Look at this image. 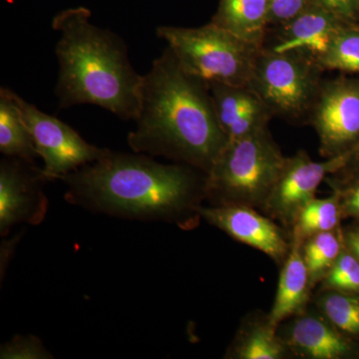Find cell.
<instances>
[{"label":"cell","mask_w":359,"mask_h":359,"mask_svg":"<svg viewBox=\"0 0 359 359\" xmlns=\"http://www.w3.org/2000/svg\"><path fill=\"white\" fill-rule=\"evenodd\" d=\"M323 68L295 53H276L262 48L249 85L271 115L299 119L313 109L320 92Z\"/></svg>","instance_id":"8992f818"},{"label":"cell","mask_w":359,"mask_h":359,"mask_svg":"<svg viewBox=\"0 0 359 359\" xmlns=\"http://www.w3.org/2000/svg\"><path fill=\"white\" fill-rule=\"evenodd\" d=\"M135 122L128 136L135 153L163 156L205 174L228 144L210 87L189 74L168 46L142 77Z\"/></svg>","instance_id":"6da1fadb"},{"label":"cell","mask_w":359,"mask_h":359,"mask_svg":"<svg viewBox=\"0 0 359 359\" xmlns=\"http://www.w3.org/2000/svg\"><path fill=\"white\" fill-rule=\"evenodd\" d=\"M342 237L344 244L359 261V221L342 228Z\"/></svg>","instance_id":"f1b7e54d"},{"label":"cell","mask_w":359,"mask_h":359,"mask_svg":"<svg viewBox=\"0 0 359 359\" xmlns=\"http://www.w3.org/2000/svg\"><path fill=\"white\" fill-rule=\"evenodd\" d=\"M23 121L32 134L39 157L44 161L45 178H65L79 168L96 162L110 150L87 143L69 125L40 111L14 93Z\"/></svg>","instance_id":"52a82bcc"},{"label":"cell","mask_w":359,"mask_h":359,"mask_svg":"<svg viewBox=\"0 0 359 359\" xmlns=\"http://www.w3.org/2000/svg\"><path fill=\"white\" fill-rule=\"evenodd\" d=\"M156 32L180 65L209 87L248 86L262 49L212 22L197 28L160 26Z\"/></svg>","instance_id":"5b68a950"},{"label":"cell","mask_w":359,"mask_h":359,"mask_svg":"<svg viewBox=\"0 0 359 359\" xmlns=\"http://www.w3.org/2000/svg\"><path fill=\"white\" fill-rule=\"evenodd\" d=\"M313 287L302 254V245L292 242L289 256L282 264L273 308L266 316L271 325L282 323L308 309Z\"/></svg>","instance_id":"9a60e30c"},{"label":"cell","mask_w":359,"mask_h":359,"mask_svg":"<svg viewBox=\"0 0 359 359\" xmlns=\"http://www.w3.org/2000/svg\"><path fill=\"white\" fill-rule=\"evenodd\" d=\"M35 163L6 157L0 163V233L6 236L14 224H39L47 200L41 184L46 181Z\"/></svg>","instance_id":"30bf717a"},{"label":"cell","mask_w":359,"mask_h":359,"mask_svg":"<svg viewBox=\"0 0 359 359\" xmlns=\"http://www.w3.org/2000/svg\"><path fill=\"white\" fill-rule=\"evenodd\" d=\"M2 359H47L52 355L43 344L34 337H18L2 346Z\"/></svg>","instance_id":"cb8c5ba5"},{"label":"cell","mask_w":359,"mask_h":359,"mask_svg":"<svg viewBox=\"0 0 359 359\" xmlns=\"http://www.w3.org/2000/svg\"><path fill=\"white\" fill-rule=\"evenodd\" d=\"M346 25H348L334 14L314 4L294 20L283 25L276 43L266 49L276 53L295 52L320 65L321 59Z\"/></svg>","instance_id":"4fadbf2b"},{"label":"cell","mask_w":359,"mask_h":359,"mask_svg":"<svg viewBox=\"0 0 359 359\" xmlns=\"http://www.w3.org/2000/svg\"><path fill=\"white\" fill-rule=\"evenodd\" d=\"M314 4L316 0H269V25H285Z\"/></svg>","instance_id":"484cf974"},{"label":"cell","mask_w":359,"mask_h":359,"mask_svg":"<svg viewBox=\"0 0 359 359\" xmlns=\"http://www.w3.org/2000/svg\"><path fill=\"white\" fill-rule=\"evenodd\" d=\"M292 355L278 334V327L269 323L266 316H254L241 325L226 358L285 359Z\"/></svg>","instance_id":"e0dca14e"},{"label":"cell","mask_w":359,"mask_h":359,"mask_svg":"<svg viewBox=\"0 0 359 359\" xmlns=\"http://www.w3.org/2000/svg\"><path fill=\"white\" fill-rule=\"evenodd\" d=\"M342 226L339 230L320 233L306 238L302 244V254L308 269L313 289L320 285L339 259L344 249Z\"/></svg>","instance_id":"ffe728a7"},{"label":"cell","mask_w":359,"mask_h":359,"mask_svg":"<svg viewBox=\"0 0 359 359\" xmlns=\"http://www.w3.org/2000/svg\"><path fill=\"white\" fill-rule=\"evenodd\" d=\"M311 113L321 156L330 159L351 152L359 144V80L321 83Z\"/></svg>","instance_id":"ba28073f"},{"label":"cell","mask_w":359,"mask_h":359,"mask_svg":"<svg viewBox=\"0 0 359 359\" xmlns=\"http://www.w3.org/2000/svg\"><path fill=\"white\" fill-rule=\"evenodd\" d=\"M337 178H334L337 182H346L349 180L359 178V144L348 153L346 165L341 170L337 172Z\"/></svg>","instance_id":"83f0119b"},{"label":"cell","mask_w":359,"mask_h":359,"mask_svg":"<svg viewBox=\"0 0 359 359\" xmlns=\"http://www.w3.org/2000/svg\"><path fill=\"white\" fill-rule=\"evenodd\" d=\"M316 4L348 25L355 18L358 0H316Z\"/></svg>","instance_id":"4316f807"},{"label":"cell","mask_w":359,"mask_h":359,"mask_svg":"<svg viewBox=\"0 0 359 359\" xmlns=\"http://www.w3.org/2000/svg\"><path fill=\"white\" fill-rule=\"evenodd\" d=\"M285 160L268 128L229 141L205 176V197L215 205H244L262 210Z\"/></svg>","instance_id":"277c9868"},{"label":"cell","mask_w":359,"mask_h":359,"mask_svg":"<svg viewBox=\"0 0 359 359\" xmlns=\"http://www.w3.org/2000/svg\"><path fill=\"white\" fill-rule=\"evenodd\" d=\"M0 152L6 157L32 163L39 157L14 99V92L4 87L0 89Z\"/></svg>","instance_id":"ac0fdd59"},{"label":"cell","mask_w":359,"mask_h":359,"mask_svg":"<svg viewBox=\"0 0 359 359\" xmlns=\"http://www.w3.org/2000/svg\"><path fill=\"white\" fill-rule=\"evenodd\" d=\"M344 221L339 195L332 190L325 199L313 198L297 214L290 228L292 242L302 245L306 238L320 233L339 230Z\"/></svg>","instance_id":"d6986e66"},{"label":"cell","mask_w":359,"mask_h":359,"mask_svg":"<svg viewBox=\"0 0 359 359\" xmlns=\"http://www.w3.org/2000/svg\"><path fill=\"white\" fill-rule=\"evenodd\" d=\"M320 285V290H330L359 294V261L346 244L334 266Z\"/></svg>","instance_id":"603a6c76"},{"label":"cell","mask_w":359,"mask_h":359,"mask_svg":"<svg viewBox=\"0 0 359 359\" xmlns=\"http://www.w3.org/2000/svg\"><path fill=\"white\" fill-rule=\"evenodd\" d=\"M328 180L332 190L339 193L342 218L359 221V178L346 182Z\"/></svg>","instance_id":"d4e9b609"},{"label":"cell","mask_w":359,"mask_h":359,"mask_svg":"<svg viewBox=\"0 0 359 359\" xmlns=\"http://www.w3.org/2000/svg\"><path fill=\"white\" fill-rule=\"evenodd\" d=\"M211 22L263 48L269 26V0H219Z\"/></svg>","instance_id":"2e32d148"},{"label":"cell","mask_w":359,"mask_h":359,"mask_svg":"<svg viewBox=\"0 0 359 359\" xmlns=\"http://www.w3.org/2000/svg\"><path fill=\"white\" fill-rule=\"evenodd\" d=\"M282 323L278 334L292 355L308 359H358L359 344L340 332L318 309Z\"/></svg>","instance_id":"7c38bea8"},{"label":"cell","mask_w":359,"mask_h":359,"mask_svg":"<svg viewBox=\"0 0 359 359\" xmlns=\"http://www.w3.org/2000/svg\"><path fill=\"white\" fill-rule=\"evenodd\" d=\"M316 308L349 339L359 344V294L320 290Z\"/></svg>","instance_id":"44dd1931"},{"label":"cell","mask_w":359,"mask_h":359,"mask_svg":"<svg viewBox=\"0 0 359 359\" xmlns=\"http://www.w3.org/2000/svg\"><path fill=\"white\" fill-rule=\"evenodd\" d=\"M199 215L233 240L263 252L276 264L285 263L292 248L285 231L256 208L244 205H214L200 207Z\"/></svg>","instance_id":"8fae6325"},{"label":"cell","mask_w":359,"mask_h":359,"mask_svg":"<svg viewBox=\"0 0 359 359\" xmlns=\"http://www.w3.org/2000/svg\"><path fill=\"white\" fill-rule=\"evenodd\" d=\"M215 112L229 141L268 128L271 113L249 86L215 84L210 86Z\"/></svg>","instance_id":"5bb4252c"},{"label":"cell","mask_w":359,"mask_h":359,"mask_svg":"<svg viewBox=\"0 0 359 359\" xmlns=\"http://www.w3.org/2000/svg\"><path fill=\"white\" fill-rule=\"evenodd\" d=\"M323 69L359 73V29L346 25L320 62Z\"/></svg>","instance_id":"7402d4cb"},{"label":"cell","mask_w":359,"mask_h":359,"mask_svg":"<svg viewBox=\"0 0 359 359\" xmlns=\"http://www.w3.org/2000/svg\"><path fill=\"white\" fill-rule=\"evenodd\" d=\"M90 18L89 9L78 6L60 11L52 20V28L60 33L55 48L59 108L92 104L135 121L143 75L130 62L121 37Z\"/></svg>","instance_id":"3957f363"},{"label":"cell","mask_w":359,"mask_h":359,"mask_svg":"<svg viewBox=\"0 0 359 359\" xmlns=\"http://www.w3.org/2000/svg\"><path fill=\"white\" fill-rule=\"evenodd\" d=\"M196 170L161 164L141 153L109 151L62 180L68 187L66 199L73 204L125 218L180 224L191 212H199L205 197L207 174Z\"/></svg>","instance_id":"7a4b0ae2"},{"label":"cell","mask_w":359,"mask_h":359,"mask_svg":"<svg viewBox=\"0 0 359 359\" xmlns=\"http://www.w3.org/2000/svg\"><path fill=\"white\" fill-rule=\"evenodd\" d=\"M347 154L314 162L304 151L287 158L282 172L262 208L264 215L285 228H292L302 208L316 198L321 182L346 165Z\"/></svg>","instance_id":"9c48e42d"}]
</instances>
